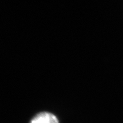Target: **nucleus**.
Instances as JSON below:
<instances>
[{"label": "nucleus", "instance_id": "obj_1", "mask_svg": "<svg viewBox=\"0 0 123 123\" xmlns=\"http://www.w3.org/2000/svg\"><path fill=\"white\" fill-rule=\"evenodd\" d=\"M30 123H59V121L53 113L44 112L37 115Z\"/></svg>", "mask_w": 123, "mask_h": 123}]
</instances>
